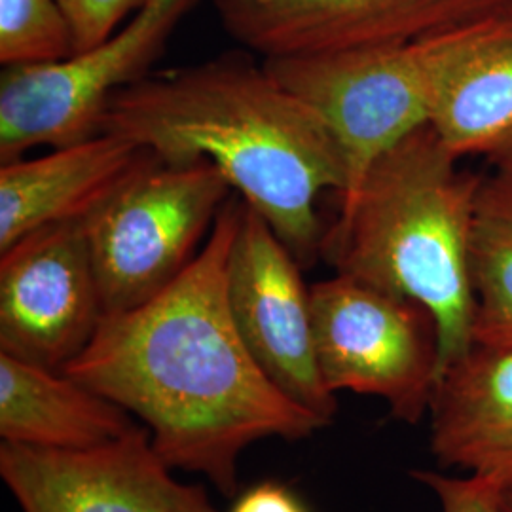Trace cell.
I'll return each instance as SVG.
<instances>
[{
	"label": "cell",
	"mask_w": 512,
	"mask_h": 512,
	"mask_svg": "<svg viewBox=\"0 0 512 512\" xmlns=\"http://www.w3.org/2000/svg\"><path fill=\"white\" fill-rule=\"evenodd\" d=\"M241 200L222 207L202 251L167 289L105 315L67 376L145 421L171 469L239 494V458L258 440H302L325 425L289 401L243 344L226 293Z\"/></svg>",
	"instance_id": "6da1fadb"
},
{
	"label": "cell",
	"mask_w": 512,
	"mask_h": 512,
	"mask_svg": "<svg viewBox=\"0 0 512 512\" xmlns=\"http://www.w3.org/2000/svg\"><path fill=\"white\" fill-rule=\"evenodd\" d=\"M99 131L120 135L165 164L215 165L306 270L321 258L319 198L346 188L325 124L277 84L264 63L226 54L154 74L110 99Z\"/></svg>",
	"instance_id": "7a4b0ae2"
},
{
	"label": "cell",
	"mask_w": 512,
	"mask_h": 512,
	"mask_svg": "<svg viewBox=\"0 0 512 512\" xmlns=\"http://www.w3.org/2000/svg\"><path fill=\"white\" fill-rule=\"evenodd\" d=\"M484 175L461 169L429 124L385 152L323 241L336 274L351 275L433 313L440 372L475 346L471 239Z\"/></svg>",
	"instance_id": "3957f363"
},
{
	"label": "cell",
	"mask_w": 512,
	"mask_h": 512,
	"mask_svg": "<svg viewBox=\"0 0 512 512\" xmlns=\"http://www.w3.org/2000/svg\"><path fill=\"white\" fill-rule=\"evenodd\" d=\"M232 186L215 165L152 152L84 217L105 315L135 310L188 268Z\"/></svg>",
	"instance_id": "277c9868"
},
{
	"label": "cell",
	"mask_w": 512,
	"mask_h": 512,
	"mask_svg": "<svg viewBox=\"0 0 512 512\" xmlns=\"http://www.w3.org/2000/svg\"><path fill=\"white\" fill-rule=\"evenodd\" d=\"M198 0H148L114 35L42 65L0 76V164L33 148H57L99 133L110 99L147 78Z\"/></svg>",
	"instance_id": "5b68a950"
},
{
	"label": "cell",
	"mask_w": 512,
	"mask_h": 512,
	"mask_svg": "<svg viewBox=\"0 0 512 512\" xmlns=\"http://www.w3.org/2000/svg\"><path fill=\"white\" fill-rule=\"evenodd\" d=\"M315 355L330 393L378 397L420 423L439 380V327L418 302L336 274L310 287Z\"/></svg>",
	"instance_id": "8992f818"
},
{
	"label": "cell",
	"mask_w": 512,
	"mask_h": 512,
	"mask_svg": "<svg viewBox=\"0 0 512 512\" xmlns=\"http://www.w3.org/2000/svg\"><path fill=\"white\" fill-rule=\"evenodd\" d=\"M266 71L325 124L355 196L368 169L404 137L429 124L427 86L416 42L262 61Z\"/></svg>",
	"instance_id": "52a82bcc"
},
{
	"label": "cell",
	"mask_w": 512,
	"mask_h": 512,
	"mask_svg": "<svg viewBox=\"0 0 512 512\" xmlns=\"http://www.w3.org/2000/svg\"><path fill=\"white\" fill-rule=\"evenodd\" d=\"M302 270L272 226L243 202L226 277L232 319L268 380L327 427L338 399L317 365L310 287Z\"/></svg>",
	"instance_id": "ba28073f"
},
{
	"label": "cell",
	"mask_w": 512,
	"mask_h": 512,
	"mask_svg": "<svg viewBox=\"0 0 512 512\" xmlns=\"http://www.w3.org/2000/svg\"><path fill=\"white\" fill-rule=\"evenodd\" d=\"M103 317L84 220L44 226L0 253V353L63 372Z\"/></svg>",
	"instance_id": "9c48e42d"
},
{
	"label": "cell",
	"mask_w": 512,
	"mask_h": 512,
	"mask_svg": "<svg viewBox=\"0 0 512 512\" xmlns=\"http://www.w3.org/2000/svg\"><path fill=\"white\" fill-rule=\"evenodd\" d=\"M171 471L141 425L90 450L0 446V476L21 512H220L203 486Z\"/></svg>",
	"instance_id": "30bf717a"
},
{
	"label": "cell",
	"mask_w": 512,
	"mask_h": 512,
	"mask_svg": "<svg viewBox=\"0 0 512 512\" xmlns=\"http://www.w3.org/2000/svg\"><path fill=\"white\" fill-rule=\"evenodd\" d=\"M507 0H211L222 29L264 59L406 44Z\"/></svg>",
	"instance_id": "8fae6325"
},
{
	"label": "cell",
	"mask_w": 512,
	"mask_h": 512,
	"mask_svg": "<svg viewBox=\"0 0 512 512\" xmlns=\"http://www.w3.org/2000/svg\"><path fill=\"white\" fill-rule=\"evenodd\" d=\"M429 126L456 158L512 169V0L418 40Z\"/></svg>",
	"instance_id": "7c38bea8"
},
{
	"label": "cell",
	"mask_w": 512,
	"mask_h": 512,
	"mask_svg": "<svg viewBox=\"0 0 512 512\" xmlns=\"http://www.w3.org/2000/svg\"><path fill=\"white\" fill-rule=\"evenodd\" d=\"M427 416L429 448L440 467L512 492V348L475 344L446 366Z\"/></svg>",
	"instance_id": "4fadbf2b"
},
{
	"label": "cell",
	"mask_w": 512,
	"mask_h": 512,
	"mask_svg": "<svg viewBox=\"0 0 512 512\" xmlns=\"http://www.w3.org/2000/svg\"><path fill=\"white\" fill-rule=\"evenodd\" d=\"M148 154L99 131L33 160L0 164V253L44 226L88 217Z\"/></svg>",
	"instance_id": "5bb4252c"
},
{
	"label": "cell",
	"mask_w": 512,
	"mask_h": 512,
	"mask_svg": "<svg viewBox=\"0 0 512 512\" xmlns=\"http://www.w3.org/2000/svg\"><path fill=\"white\" fill-rule=\"evenodd\" d=\"M137 423L120 404L65 372L0 353V439L44 450H90Z\"/></svg>",
	"instance_id": "9a60e30c"
},
{
	"label": "cell",
	"mask_w": 512,
	"mask_h": 512,
	"mask_svg": "<svg viewBox=\"0 0 512 512\" xmlns=\"http://www.w3.org/2000/svg\"><path fill=\"white\" fill-rule=\"evenodd\" d=\"M475 344L512 348V169L484 175L471 239Z\"/></svg>",
	"instance_id": "2e32d148"
},
{
	"label": "cell",
	"mask_w": 512,
	"mask_h": 512,
	"mask_svg": "<svg viewBox=\"0 0 512 512\" xmlns=\"http://www.w3.org/2000/svg\"><path fill=\"white\" fill-rule=\"evenodd\" d=\"M71 54L73 31L59 0H0L2 67L54 63Z\"/></svg>",
	"instance_id": "e0dca14e"
},
{
	"label": "cell",
	"mask_w": 512,
	"mask_h": 512,
	"mask_svg": "<svg viewBox=\"0 0 512 512\" xmlns=\"http://www.w3.org/2000/svg\"><path fill=\"white\" fill-rule=\"evenodd\" d=\"M73 31L74 52L114 35L148 0H59Z\"/></svg>",
	"instance_id": "ac0fdd59"
},
{
	"label": "cell",
	"mask_w": 512,
	"mask_h": 512,
	"mask_svg": "<svg viewBox=\"0 0 512 512\" xmlns=\"http://www.w3.org/2000/svg\"><path fill=\"white\" fill-rule=\"evenodd\" d=\"M410 476L439 497L442 512H503V492L480 476L458 478L427 469H414Z\"/></svg>",
	"instance_id": "d6986e66"
},
{
	"label": "cell",
	"mask_w": 512,
	"mask_h": 512,
	"mask_svg": "<svg viewBox=\"0 0 512 512\" xmlns=\"http://www.w3.org/2000/svg\"><path fill=\"white\" fill-rule=\"evenodd\" d=\"M228 512H310L293 490L277 480H262L239 492Z\"/></svg>",
	"instance_id": "ffe728a7"
},
{
	"label": "cell",
	"mask_w": 512,
	"mask_h": 512,
	"mask_svg": "<svg viewBox=\"0 0 512 512\" xmlns=\"http://www.w3.org/2000/svg\"><path fill=\"white\" fill-rule=\"evenodd\" d=\"M501 507L503 512H512V492L501 495Z\"/></svg>",
	"instance_id": "44dd1931"
}]
</instances>
